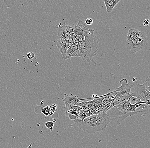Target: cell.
<instances>
[{"label":"cell","mask_w":150,"mask_h":148,"mask_svg":"<svg viewBox=\"0 0 150 148\" xmlns=\"http://www.w3.org/2000/svg\"><path fill=\"white\" fill-rule=\"evenodd\" d=\"M94 30L85 29L84 30V39L79 42V46L80 51V57L89 65H91L92 63L94 65L96 64L93 57L97 54L99 38L94 34Z\"/></svg>","instance_id":"obj_1"},{"label":"cell","mask_w":150,"mask_h":148,"mask_svg":"<svg viewBox=\"0 0 150 148\" xmlns=\"http://www.w3.org/2000/svg\"><path fill=\"white\" fill-rule=\"evenodd\" d=\"M74 121L76 126L84 132L94 134L104 131L110 122V120L106 113H104L91 115L82 120L77 119Z\"/></svg>","instance_id":"obj_2"},{"label":"cell","mask_w":150,"mask_h":148,"mask_svg":"<svg viewBox=\"0 0 150 148\" xmlns=\"http://www.w3.org/2000/svg\"><path fill=\"white\" fill-rule=\"evenodd\" d=\"M136 106L131 104L129 100L125 101L120 104L113 107L107 111L106 114L113 121L119 123L133 115H137L136 111Z\"/></svg>","instance_id":"obj_3"},{"label":"cell","mask_w":150,"mask_h":148,"mask_svg":"<svg viewBox=\"0 0 150 148\" xmlns=\"http://www.w3.org/2000/svg\"><path fill=\"white\" fill-rule=\"evenodd\" d=\"M148 38L145 33L138 38L130 42H126L127 49L131 50V53L135 54L147 46Z\"/></svg>","instance_id":"obj_4"},{"label":"cell","mask_w":150,"mask_h":148,"mask_svg":"<svg viewBox=\"0 0 150 148\" xmlns=\"http://www.w3.org/2000/svg\"><path fill=\"white\" fill-rule=\"evenodd\" d=\"M65 23H60L59 25L57 36V47L62 54V58L64 59L67 50V42L64 38V33L66 28Z\"/></svg>","instance_id":"obj_5"},{"label":"cell","mask_w":150,"mask_h":148,"mask_svg":"<svg viewBox=\"0 0 150 148\" xmlns=\"http://www.w3.org/2000/svg\"><path fill=\"white\" fill-rule=\"evenodd\" d=\"M131 92L132 96L138 98L142 102L150 104V90L145 85L137 84L134 89L133 91Z\"/></svg>","instance_id":"obj_6"},{"label":"cell","mask_w":150,"mask_h":148,"mask_svg":"<svg viewBox=\"0 0 150 148\" xmlns=\"http://www.w3.org/2000/svg\"><path fill=\"white\" fill-rule=\"evenodd\" d=\"M65 106L63 107L65 110L66 116L71 120H77L79 115L80 107L78 106L70 105L64 103Z\"/></svg>","instance_id":"obj_7"},{"label":"cell","mask_w":150,"mask_h":148,"mask_svg":"<svg viewBox=\"0 0 150 148\" xmlns=\"http://www.w3.org/2000/svg\"><path fill=\"white\" fill-rule=\"evenodd\" d=\"M121 86L116 89V91L118 92L117 96H122L129 95L132 93L131 89L134 87V85H131L130 83H127V80L124 78L120 81Z\"/></svg>","instance_id":"obj_8"},{"label":"cell","mask_w":150,"mask_h":148,"mask_svg":"<svg viewBox=\"0 0 150 148\" xmlns=\"http://www.w3.org/2000/svg\"><path fill=\"white\" fill-rule=\"evenodd\" d=\"M85 29V26L83 24H81L79 21L76 25H73V32L79 42H82L84 39V30Z\"/></svg>","instance_id":"obj_9"},{"label":"cell","mask_w":150,"mask_h":148,"mask_svg":"<svg viewBox=\"0 0 150 148\" xmlns=\"http://www.w3.org/2000/svg\"><path fill=\"white\" fill-rule=\"evenodd\" d=\"M144 32L141 31L134 28H130L128 30V33L127 36L126 42H130L135 40L141 36Z\"/></svg>","instance_id":"obj_10"},{"label":"cell","mask_w":150,"mask_h":148,"mask_svg":"<svg viewBox=\"0 0 150 148\" xmlns=\"http://www.w3.org/2000/svg\"><path fill=\"white\" fill-rule=\"evenodd\" d=\"M64 97L62 98V101L71 106H77L81 101L78 96L73 95L72 93L70 94H64Z\"/></svg>","instance_id":"obj_11"},{"label":"cell","mask_w":150,"mask_h":148,"mask_svg":"<svg viewBox=\"0 0 150 148\" xmlns=\"http://www.w3.org/2000/svg\"><path fill=\"white\" fill-rule=\"evenodd\" d=\"M103 1L105 6L107 12L108 13H110L117 4L120 1V0H104Z\"/></svg>","instance_id":"obj_12"},{"label":"cell","mask_w":150,"mask_h":148,"mask_svg":"<svg viewBox=\"0 0 150 148\" xmlns=\"http://www.w3.org/2000/svg\"><path fill=\"white\" fill-rule=\"evenodd\" d=\"M79 48V46L76 45H73L67 48V50L66 52L65 58L64 59L67 60L68 59V57L70 55L74 52L75 51L77 50Z\"/></svg>","instance_id":"obj_13"},{"label":"cell","mask_w":150,"mask_h":148,"mask_svg":"<svg viewBox=\"0 0 150 148\" xmlns=\"http://www.w3.org/2000/svg\"><path fill=\"white\" fill-rule=\"evenodd\" d=\"M129 101L131 104L132 105H135L138 104L142 103H144V102H142L138 98L134 96H131L129 99Z\"/></svg>","instance_id":"obj_14"},{"label":"cell","mask_w":150,"mask_h":148,"mask_svg":"<svg viewBox=\"0 0 150 148\" xmlns=\"http://www.w3.org/2000/svg\"><path fill=\"white\" fill-rule=\"evenodd\" d=\"M45 125L47 129H50V128H53L54 125V123L51 121L47 122L45 123Z\"/></svg>","instance_id":"obj_15"},{"label":"cell","mask_w":150,"mask_h":148,"mask_svg":"<svg viewBox=\"0 0 150 148\" xmlns=\"http://www.w3.org/2000/svg\"><path fill=\"white\" fill-rule=\"evenodd\" d=\"M143 85H145L149 90H150V76H148L146 78V81L145 83H143Z\"/></svg>","instance_id":"obj_16"},{"label":"cell","mask_w":150,"mask_h":148,"mask_svg":"<svg viewBox=\"0 0 150 148\" xmlns=\"http://www.w3.org/2000/svg\"><path fill=\"white\" fill-rule=\"evenodd\" d=\"M93 23V20L91 18H87L85 20V24L86 25H88V26H90V25H92Z\"/></svg>","instance_id":"obj_17"},{"label":"cell","mask_w":150,"mask_h":148,"mask_svg":"<svg viewBox=\"0 0 150 148\" xmlns=\"http://www.w3.org/2000/svg\"><path fill=\"white\" fill-rule=\"evenodd\" d=\"M27 57L29 59H32L35 57V54L33 52H29L27 54Z\"/></svg>","instance_id":"obj_18"},{"label":"cell","mask_w":150,"mask_h":148,"mask_svg":"<svg viewBox=\"0 0 150 148\" xmlns=\"http://www.w3.org/2000/svg\"><path fill=\"white\" fill-rule=\"evenodd\" d=\"M73 42H74V45H76L77 46H79V41H78L76 38L75 37L74 34L73 36Z\"/></svg>","instance_id":"obj_19"},{"label":"cell","mask_w":150,"mask_h":148,"mask_svg":"<svg viewBox=\"0 0 150 148\" xmlns=\"http://www.w3.org/2000/svg\"><path fill=\"white\" fill-rule=\"evenodd\" d=\"M150 24V22L149 20L148 19H145V20L143 21V25L144 26H149Z\"/></svg>","instance_id":"obj_20"},{"label":"cell","mask_w":150,"mask_h":148,"mask_svg":"<svg viewBox=\"0 0 150 148\" xmlns=\"http://www.w3.org/2000/svg\"><path fill=\"white\" fill-rule=\"evenodd\" d=\"M32 146V143H31L30 145H29V146L28 147V148H31Z\"/></svg>","instance_id":"obj_21"},{"label":"cell","mask_w":150,"mask_h":148,"mask_svg":"<svg viewBox=\"0 0 150 148\" xmlns=\"http://www.w3.org/2000/svg\"><path fill=\"white\" fill-rule=\"evenodd\" d=\"M52 122L55 123V122H56V119L53 118V119H52Z\"/></svg>","instance_id":"obj_22"},{"label":"cell","mask_w":150,"mask_h":148,"mask_svg":"<svg viewBox=\"0 0 150 148\" xmlns=\"http://www.w3.org/2000/svg\"><path fill=\"white\" fill-rule=\"evenodd\" d=\"M136 80H137V78H133V80H132V81H136Z\"/></svg>","instance_id":"obj_23"}]
</instances>
